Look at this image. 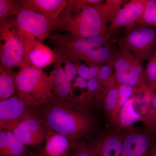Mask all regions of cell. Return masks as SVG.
<instances>
[{
  "instance_id": "obj_1",
  "label": "cell",
  "mask_w": 156,
  "mask_h": 156,
  "mask_svg": "<svg viewBox=\"0 0 156 156\" xmlns=\"http://www.w3.org/2000/svg\"><path fill=\"white\" fill-rule=\"evenodd\" d=\"M125 3L123 0H107L91 5L86 0L68 1L67 5L54 21L52 30L67 32L76 39L95 37L107 34L108 23Z\"/></svg>"
},
{
  "instance_id": "obj_2",
  "label": "cell",
  "mask_w": 156,
  "mask_h": 156,
  "mask_svg": "<svg viewBox=\"0 0 156 156\" xmlns=\"http://www.w3.org/2000/svg\"><path fill=\"white\" fill-rule=\"evenodd\" d=\"M92 99L87 92L72 101L59 100L53 95L36 111L49 130L64 135L73 145L80 142L92 127V117L83 106Z\"/></svg>"
},
{
  "instance_id": "obj_3",
  "label": "cell",
  "mask_w": 156,
  "mask_h": 156,
  "mask_svg": "<svg viewBox=\"0 0 156 156\" xmlns=\"http://www.w3.org/2000/svg\"><path fill=\"white\" fill-rule=\"evenodd\" d=\"M54 87L52 76L41 69L25 66L16 73L17 94L27 104L34 108L47 103L53 96Z\"/></svg>"
},
{
  "instance_id": "obj_4",
  "label": "cell",
  "mask_w": 156,
  "mask_h": 156,
  "mask_svg": "<svg viewBox=\"0 0 156 156\" xmlns=\"http://www.w3.org/2000/svg\"><path fill=\"white\" fill-rule=\"evenodd\" d=\"M112 37L106 34L95 37L76 39L66 34L50 35L49 38L54 46L56 59L62 63L68 61L77 64L94 49L109 44Z\"/></svg>"
},
{
  "instance_id": "obj_5",
  "label": "cell",
  "mask_w": 156,
  "mask_h": 156,
  "mask_svg": "<svg viewBox=\"0 0 156 156\" xmlns=\"http://www.w3.org/2000/svg\"><path fill=\"white\" fill-rule=\"evenodd\" d=\"M54 21L43 14L27 10H23L15 16L14 22L23 42L25 57L34 42L42 41L49 37Z\"/></svg>"
},
{
  "instance_id": "obj_6",
  "label": "cell",
  "mask_w": 156,
  "mask_h": 156,
  "mask_svg": "<svg viewBox=\"0 0 156 156\" xmlns=\"http://www.w3.org/2000/svg\"><path fill=\"white\" fill-rule=\"evenodd\" d=\"M11 17L0 23V66L11 68L23 67L25 62L23 42L14 22Z\"/></svg>"
},
{
  "instance_id": "obj_7",
  "label": "cell",
  "mask_w": 156,
  "mask_h": 156,
  "mask_svg": "<svg viewBox=\"0 0 156 156\" xmlns=\"http://www.w3.org/2000/svg\"><path fill=\"white\" fill-rule=\"evenodd\" d=\"M117 41L120 48L129 50L141 62L149 60L155 53L156 30L151 27H134Z\"/></svg>"
},
{
  "instance_id": "obj_8",
  "label": "cell",
  "mask_w": 156,
  "mask_h": 156,
  "mask_svg": "<svg viewBox=\"0 0 156 156\" xmlns=\"http://www.w3.org/2000/svg\"><path fill=\"white\" fill-rule=\"evenodd\" d=\"M11 130L25 146L32 147L41 145L49 131L37 113L35 108Z\"/></svg>"
},
{
  "instance_id": "obj_9",
  "label": "cell",
  "mask_w": 156,
  "mask_h": 156,
  "mask_svg": "<svg viewBox=\"0 0 156 156\" xmlns=\"http://www.w3.org/2000/svg\"><path fill=\"white\" fill-rule=\"evenodd\" d=\"M18 94L0 101V130H11L34 110Z\"/></svg>"
},
{
  "instance_id": "obj_10",
  "label": "cell",
  "mask_w": 156,
  "mask_h": 156,
  "mask_svg": "<svg viewBox=\"0 0 156 156\" xmlns=\"http://www.w3.org/2000/svg\"><path fill=\"white\" fill-rule=\"evenodd\" d=\"M147 0H131L125 5L110 23L107 34L113 37L122 27L127 30L134 27V23L142 15Z\"/></svg>"
},
{
  "instance_id": "obj_11",
  "label": "cell",
  "mask_w": 156,
  "mask_h": 156,
  "mask_svg": "<svg viewBox=\"0 0 156 156\" xmlns=\"http://www.w3.org/2000/svg\"><path fill=\"white\" fill-rule=\"evenodd\" d=\"M23 10L43 14L56 20L67 5L66 0H21Z\"/></svg>"
},
{
  "instance_id": "obj_12",
  "label": "cell",
  "mask_w": 156,
  "mask_h": 156,
  "mask_svg": "<svg viewBox=\"0 0 156 156\" xmlns=\"http://www.w3.org/2000/svg\"><path fill=\"white\" fill-rule=\"evenodd\" d=\"M55 59L56 55L53 50L41 41H36L33 43L27 53L24 66H30L42 69L54 62Z\"/></svg>"
},
{
  "instance_id": "obj_13",
  "label": "cell",
  "mask_w": 156,
  "mask_h": 156,
  "mask_svg": "<svg viewBox=\"0 0 156 156\" xmlns=\"http://www.w3.org/2000/svg\"><path fill=\"white\" fill-rule=\"evenodd\" d=\"M150 140L141 132H131L123 139L122 156H147Z\"/></svg>"
},
{
  "instance_id": "obj_14",
  "label": "cell",
  "mask_w": 156,
  "mask_h": 156,
  "mask_svg": "<svg viewBox=\"0 0 156 156\" xmlns=\"http://www.w3.org/2000/svg\"><path fill=\"white\" fill-rule=\"evenodd\" d=\"M41 156H69L72 145L64 135L49 130L46 134Z\"/></svg>"
},
{
  "instance_id": "obj_15",
  "label": "cell",
  "mask_w": 156,
  "mask_h": 156,
  "mask_svg": "<svg viewBox=\"0 0 156 156\" xmlns=\"http://www.w3.org/2000/svg\"><path fill=\"white\" fill-rule=\"evenodd\" d=\"M123 140L117 134L89 145L93 156H122Z\"/></svg>"
},
{
  "instance_id": "obj_16",
  "label": "cell",
  "mask_w": 156,
  "mask_h": 156,
  "mask_svg": "<svg viewBox=\"0 0 156 156\" xmlns=\"http://www.w3.org/2000/svg\"><path fill=\"white\" fill-rule=\"evenodd\" d=\"M16 75L12 68L0 66V101L14 95Z\"/></svg>"
},
{
  "instance_id": "obj_17",
  "label": "cell",
  "mask_w": 156,
  "mask_h": 156,
  "mask_svg": "<svg viewBox=\"0 0 156 156\" xmlns=\"http://www.w3.org/2000/svg\"><path fill=\"white\" fill-rule=\"evenodd\" d=\"M112 48L111 45L108 44L101 48L94 49L89 55H87L84 61L89 64L98 65L106 62H108L113 59L116 54Z\"/></svg>"
},
{
  "instance_id": "obj_18",
  "label": "cell",
  "mask_w": 156,
  "mask_h": 156,
  "mask_svg": "<svg viewBox=\"0 0 156 156\" xmlns=\"http://www.w3.org/2000/svg\"><path fill=\"white\" fill-rule=\"evenodd\" d=\"M114 76L116 82L120 84H125L133 87L149 88L147 81L135 73L129 71L115 72Z\"/></svg>"
},
{
  "instance_id": "obj_19",
  "label": "cell",
  "mask_w": 156,
  "mask_h": 156,
  "mask_svg": "<svg viewBox=\"0 0 156 156\" xmlns=\"http://www.w3.org/2000/svg\"><path fill=\"white\" fill-rule=\"evenodd\" d=\"M115 59V72H128L137 60L129 50L123 48H120L119 50L117 51Z\"/></svg>"
},
{
  "instance_id": "obj_20",
  "label": "cell",
  "mask_w": 156,
  "mask_h": 156,
  "mask_svg": "<svg viewBox=\"0 0 156 156\" xmlns=\"http://www.w3.org/2000/svg\"><path fill=\"white\" fill-rule=\"evenodd\" d=\"M134 99L131 98L121 108L120 121L122 126H131L140 120L141 115L134 111Z\"/></svg>"
},
{
  "instance_id": "obj_21",
  "label": "cell",
  "mask_w": 156,
  "mask_h": 156,
  "mask_svg": "<svg viewBox=\"0 0 156 156\" xmlns=\"http://www.w3.org/2000/svg\"><path fill=\"white\" fill-rule=\"evenodd\" d=\"M136 23L140 27H156V0H147L144 11Z\"/></svg>"
},
{
  "instance_id": "obj_22",
  "label": "cell",
  "mask_w": 156,
  "mask_h": 156,
  "mask_svg": "<svg viewBox=\"0 0 156 156\" xmlns=\"http://www.w3.org/2000/svg\"><path fill=\"white\" fill-rule=\"evenodd\" d=\"M23 10L20 1L0 0V23L13 16H16Z\"/></svg>"
},
{
  "instance_id": "obj_23",
  "label": "cell",
  "mask_w": 156,
  "mask_h": 156,
  "mask_svg": "<svg viewBox=\"0 0 156 156\" xmlns=\"http://www.w3.org/2000/svg\"><path fill=\"white\" fill-rule=\"evenodd\" d=\"M8 145L6 156H25L27 153L25 146L11 130H5Z\"/></svg>"
},
{
  "instance_id": "obj_24",
  "label": "cell",
  "mask_w": 156,
  "mask_h": 156,
  "mask_svg": "<svg viewBox=\"0 0 156 156\" xmlns=\"http://www.w3.org/2000/svg\"><path fill=\"white\" fill-rule=\"evenodd\" d=\"M119 84L115 80L104 89L103 92L105 94V106L108 111H112L117 105H119Z\"/></svg>"
},
{
  "instance_id": "obj_25",
  "label": "cell",
  "mask_w": 156,
  "mask_h": 156,
  "mask_svg": "<svg viewBox=\"0 0 156 156\" xmlns=\"http://www.w3.org/2000/svg\"><path fill=\"white\" fill-rule=\"evenodd\" d=\"M115 57L107 62V64L106 65H104L101 67L100 72L96 77L99 83L105 87L115 80L114 75H112L113 70L115 69Z\"/></svg>"
},
{
  "instance_id": "obj_26",
  "label": "cell",
  "mask_w": 156,
  "mask_h": 156,
  "mask_svg": "<svg viewBox=\"0 0 156 156\" xmlns=\"http://www.w3.org/2000/svg\"><path fill=\"white\" fill-rule=\"evenodd\" d=\"M72 86L71 83L70 82L54 86L53 89V96L59 100L67 101L73 100L76 96L73 93Z\"/></svg>"
},
{
  "instance_id": "obj_27",
  "label": "cell",
  "mask_w": 156,
  "mask_h": 156,
  "mask_svg": "<svg viewBox=\"0 0 156 156\" xmlns=\"http://www.w3.org/2000/svg\"><path fill=\"white\" fill-rule=\"evenodd\" d=\"M62 62L60 60L55 59L53 69L50 73V75L53 78L54 86L70 82L65 72L64 68L62 66Z\"/></svg>"
},
{
  "instance_id": "obj_28",
  "label": "cell",
  "mask_w": 156,
  "mask_h": 156,
  "mask_svg": "<svg viewBox=\"0 0 156 156\" xmlns=\"http://www.w3.org/2000/svg\"><path fill=\"white\" fill-rule=\"evenodd\" d=\"M149 89L153 90L156 88V51L149 59L146 69Z\"/></svg>"
},
{
  "instance_id": "obj_29",
  "label": "cell",
  "mask_w": 156,
  "mask_h": 156,
  "mask_svg": "<svg viewBox=\"0 0 156 156\" xmlns=\"http://www.w3.org/2000/svg\"><path fill=\"white\" fill-rule=\"evenodd\" d=\"M69 156H93L89 146L84 142L75 144L72 146Z\"/></svg>"
},
{
  "instance_id": "obj_30",
  "label": "cell",
  "mask_w": 156,
  "mask_h": 156,
  "mask_svg": "<svg viewBox=\"0 0 156 156\" xmlns=\"http://www.w3.org/2000/svg\"><path fill=\"white\" fill-rule=\"evenodd\" d=\"M134 87L125 85V84H119V105L122 107L125 103L131 98V96L134 92Z\"/></svg>"
},
{
  "instance_id": "obj_31",
  "label": "cell",
  "mask_w": 156,
  "mask_h": 156,
  "mask_svg": "<svg viewBox=\"0 0 156 156\" xmlns=\"http://www.w3.org/2000/svg\"><path fill=\"white\" fill-rule=\"evenodd\" d=\"M88 92L92 97L94 95H100L101 93H103L104 89L101 87V84L99 83L96 78H92L88 80L87 82Z\"/></svg>"
},
{
  "instance_id": "obj_32",
  "label": "cell",
  "mask_w": 156,
  "mask_h": 156,
  "mask_svg": "<svg viewBox=\"0 0 156 156\" xmlns=\"http://www.w3.org/2000/svg\"><path fill=\"white\" fill-rule=\"evenodd\" d=\"M63 63H65V72L69 80L71 82L78 73L77 69L75 65L71 62L65 61Z\"/></svg>"
},
{
  "instance_id": "obj_33",
  "label": "cell",
  "mask_w": 156,
  "mask_h": 156,
  "mask_svg": "<svg viewBox=\"0 0 156 156\" xmlns=\"http://www.w3.org/2000/svg\"><path fill=\"white\" fill-rule=\"evenodd\" d=\"M156 116V93L152 99L150 109L149 111L147 117L146 118L147 122V125L151 127L154 120Z\"/></svg>"
},
{
  "instance_id": "obj_34",
  "label": "cell",
  "mask_w": 156,
  "mask_h": 156,
  "mask_svg": "<svg viewBox=\"0 0 156 156\" xmlns=\"http://www.w3.org/2000/svg\"><path fill=\"white\" fill-rule=\"evenodd\" d=\"M8 145L6 131L5 130H0V156H6Z\"/></svg>"
},
{
  "instance_id": "obj_35",
  "label": "cell",
  "mask_w": 156,
  "mask_h": 156,
  "mask_svg": "<svg viewBox=\"0 0 156 156\" xmlns=\"http://www.w3.org/2000/svg\"><path fill=\"white\" fill-rule=\"evenodd\" d=\"M77 69L78 73L80 76L86 79V80H90L92 79L90 73H89V67H87L85 65L79 64H75Z\"/></svg>"
},
{
  "instance_id": "obj_36",
  "label": "cell",
  "mask_w": 156,
  "mask_h": 156,
  "mask_svg": "<svg viewBox=\"0 0 156 156\" xmlns=\"http://www.w3.org/2000/svg\"><path fill=\"white\" fill-rule=\"evenodd\" d=\"M73 87H79L81 89H83L88 87V84L86 79L79 76L75 79V82L73 85Z\"/></svg>"
},
{
  "instance_id": "obj_37",
  "label": "cell",
  "mask_w": 156,
  "mask_h": 156,
  "mask_svg": "<svg viewBox=\"0 0 156 156\" xmlns=\"http://www.w3.org/2000/svg\"><path fill=\"white\" fill-rule=\"evenodd\" d=\"M101 67V66L99 65H90L89 67V71L92 78H96L100 72Z\"/></svg>"
},
{
  "instance_id": "obj_38",
  "label": "cell",
  "mask_w": 156,
  "mask_h": 156,
  "mask_svg": "<svg viewBox=\"0 0 156 156\" xmlns=\"http://www.w3.org/2000/svg\"><path fill=\"white\" fill-rule=\"evenodd\" d=\"M87 4L91 5H102L104 3V1L102 0H86Z\"/></svg>"
},
{
  "instance_id": "obj_39",
  "label": "cell",
  "mask_w": 156,
  "mask_h": 156,
  "mask_svg": "<svg viewBox=\"0 0 156 156\" xmlns=\"http://www.w3.org/2000/svg\"><path fill=\"white\" fill-rule=\"evenodd\" d=\"M156 128V116L154 120L153 123L152 125L151 128L152 129H154Z\"/></svg>"
},
{
  "instance_id": "obj_40",
  "label": "cell",
  "mask_w": 156,
  "mask_h": 156,
  "mask_svg": "<svg viewBox=\"0 0 156 156\" xmlns=\"http://www.w3.org/2000/svg\"><path fill=\"white\" fill-rule=\"evenodd\" d=\"M151 156H156V147L154 150L153 151L152 153Z\"/></svg>"
}]
</instances>
